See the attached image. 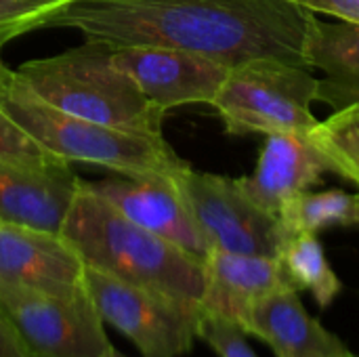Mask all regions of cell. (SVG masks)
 Masks as SVG:
<instances>
[{
    "mask_svg": "<svg viewBox=\"0 0 359 357\" xmlns=\"http://www.w3.org/2000/svg\"><path fill=\"white\" fill-rule=\"evenodd\" d=\"M311 21L297 0H72L42 27H72L111 48H179L227 67L257 59L309 67Z\"/></svg>",
    "mask_w": 359,
    "mask_h": 357,
    "instance_id": "6da1fadb",
    "label": "cell"
},
{
    "mask_svg": "<svg viewBox=\"0 0 359 357\" xmlns=\"http://www.w3.org/2000/svg\"><path fill=\"white\" fill-rule=\"evenodd\" d=\"M61 236L78 252L84 267L183 303L202 305L206 292L204 261L133 223L93 194L84 181H80Z\"/></svg>",
    "mask_w": 359,
    "mask_h": 357,
    "instance_id": "7a4b0ae2",
    "label": "cell"
},
{
    "mask_svg": "<svg viewBox=\"0 0 359 357\" xmlns=\"http://www.w3.org/2000/svg\"><path fill=\"white\" fill-rule=\"evenodd\" d=\"M2 50V48H0ZM0 109L40 147L65 162L97 164L120 175L177 177L189 164L164 137L107 128L40 99L0 57Z\"/></svg>",
    "mask_w": 359,
    "mask_h": 357,
    "instance_id": "3957f363",
    "label": "cell"
},
{
    "mask_svg": "<svg viewBox=\"0 0 359 357\" xmlns=\"http://www.w3.org/2000/svg\"><path fill=\"white\" fill-rule=\"evenodd\" d=\"M114 48L86 40L53 57L25 61L17 76L46 103L76 118L137 135L164 137V112L111 61Z\"/></svg>",
    "mask_w": 359,
    "mask_h": 357,
    "instance_id": "277c9868",
    "label": "cell"
},
{
    "mask_svg": "<svg viewBox=\"0 0 359 357\" xmlns=\"http://www.w3.org/2000/svg\"><path fill=\"white\" fill-rule=\"evenodd\" d=\"M316 86L309 67L257 59L229 69L212 107L229 135H309L320 124L311 112Z\"/></svg>",
    "mask_w": 359,
    "mask_h": 357,
    "instance_id": "5b68a950",
    "label": "cell"
},
{
    "mask_svg": "<svg viewBox=\"0 0 359 357\" xmlns=\"http://www.w3.org/2000/svg\"><path fill=\"white\" fill-rule=\"evenodd\" d=\"M84 286L101 320L135 343L143 357H183L198 339L200 305L126 284L84 267Z\"/></svg>",
    "mask_w": 359,
    "mask_h": 357,
    "instance_id": "8992f818",
    "label": "cell"
},
{
    "mask_svg": "<svg viewBox=\"0 0 359 357\" xmlns=\"http://www.w3.org/2000/svg\"><path fill=\"white\" fill-rule=\"evenodd\" d=\"M175 181L210 250L278 259L290 234L280 217L252 202L240 179L198 173L189 166Z\"/></svg>",
    "mask_w": 359,
    "mask_h": 357,
    "instance_id": "52a82bcc",
    "label": "cell"
},
{
    "mask_svg": "<svg viewBox=\"0 0 359 357\" xmlns=\"http://www.w3.org/2000/svg\"><path fill=\"white\" fill-rule=\"evenodd\" d=\"M0 301L32 357H105L111 349L105 322L86 290L50 297L2 288Z\"/></svg>",
    "mask_w": 359,
    "mask_h": 357,
    "instance_id": "ba28073f",
    "label": "cell"
},
{
    "mask_svg": "<svg viewBox=\"0 0 359 357\" xmlns=\"http://www.w3.org/2000/svg\"><path fill=\"white\" fill-rule=\"evenodd\" d=\"M111 61L126 72L145 99L164 114L181 105H212L231 69L208 57L166 46L114 48Z\"/></svg>",
    "mask_w": 359,
    "mask_h": 357,
    "instance_id": "9c48e42d",
    "label": "cell"
},
{
    "mask_svg": "<svg viewBox=\"0 0 359 357\" xmlns=\"http://www.w3.org/2000/svg\"><path fill=\"white\" fill-rule=\"evenodd\" d=\"M84 185L111 204L133 223L172 242L191 257L206 261L210 244L196 225L175 177L164 175H120Z\"/></svg>",
    "mask_w": 359,
    "mask_h": 357,
    "instance_id": "30bf717a",
    "label": "cell"
},
{
    "mask_svg": "<svg viewBox=\"0 0 359 357\" xmlns=\"http://www.w3.org/2000/svg\"><path fill=\"white\" fill-rule=\"evenodd\" d=\"M76 297L86 290L84 263L61 234L0 223V290Z\"/></svg>",
    "mask_w": 359,
    "mask_h": 357,
    "instance_id": "8fae6325",
    "label": "cell"
},
{
    "mask_svg": "<svg viewBox=\"0 0 359 357\" xmlns=\"http://www.w3.org/2000/svg\"><path fill=\"white\" fill-rule=\"evenodd\" d=\"M72 164H17L0 160V223L61 234L80 189Z\"/></svg>",
    "mask_w": 359,
    "mask_h": 357,
    "instance_id": "7c38bea8",
    "label": "cell"
},
{
    "mask_svg": "<svg viewBox=\"0 0 359 357\" xmlns=\"http://www.w3.org/2000/svg\"><path fill=\"white\" fill-rule=\"evenodd\" d=\"M238 326L267 343L278 357H351V351L311 318L299 290L286 288L255 301Z\"/></svg>",
    "mask_w": 359,
    "mask_h": 357,
    "instance_id": "4fadbf2b",
    "label": "cell"
},
{
    "mask_svg": "<svg viewBox=\"0 0 359 357\" xmlns=\"http://www.w3.org/2000/svg\"><path fill=\"white\" fill-rule=\"evenodd\" d=\"M328 166L307 135L273 133L267 135L257 168L240 179L244 191L267 213L280 217L284 204L311 185H318Z\"/></svg>",
    "mask_w": 359,
    "mask_h": 357,
    "instance_id": "5bb4252c",
    "label": "cell"
},
{
    "mask_svg": "<svg viewBox=\"0 0 359 357\" xmlns=\"http://www.w3.org/2000/svg\"><path fill=\"white\" fill-rule=\"evenodd\" d=\"M204 269L206 292L200 307L233 324L242 320L255 301L278 290L294 288L276 257L210 250Z\"/></svg>",
    "mask_w": 359,
    "mask_h": 357,
    "instance_id": "9a60e30c",
    "label": "cell"
},
{
    "mask_svg": "<svg viewBox=\"0 0 359 357\" xmlns=\"http://www.w3.org/2000/svg\"><path fill=\"white\" fill-rule=\"evenodd\" d=\"M309 69H320L316 101L334 112L359 105V25L341 21L326 23L313 17L305 38Z\"/></svg>",
    "mask_w": 359,
    "mask_h": 357,
    "instance_id": "2e32d148",
    "label": "cell"
},
{
    "mask_svg": "<svg viewBox=\"0 0 359 357\" xmlns=\"http://www.w3.org/2000/svg\"><path fill=\"white\" fill-rule=\"evenodd\" d=\"M290 284L309 290L322 309L330 307L341 295L343 284L330 267L316 234H290L278 255Z\"/></svg>",
    "mask_w": 359,
    "mask_h": 357,
    "instance_id": "e0dca14e",
    "label": "cell"
},
{
    "mask_svg": "<svg viewBox=\"0 0 359 357\" xmlns=\"http://www.w3.org/2000/svg\"><path fill=\"white\" fill-rule=\"evenodd\" d=\"M288 234H318L330 227L359 225V194L343 189L301 191L280 210Z\"/></svg>",
    "mask_w": 359,
    "mask_h": 357,
    "instance_id": "ac0fdd59",
    "label": "cell"
},
{
    "mask_svg": "<svg viewBox=\"0 0 359 357\" xmlns=\"http://www.w3.org/2000/svg\"><path fill=\"white\" fill-rule=\"evenodd\" d=\"M330 173L359 187V105L334 112L307 135Z\"/></svg>",
    "mask_w": 359,
    "mask_h": 357,
    "instance_id": "d6986e66",
    "label": "cell"
},
{
    "mask_svg": "<svg viewBox=\"0 0 359 357\" xmlns=\"http://www.w3.org/2000/svg\"><path fill=\"white\" fill-rule=\"evenodd\" d=\"M72 0H0V48L13 38L40 29L48 15Z\"/></svg>",
    "mask_w": 359,
    "mask_h": 357,
    "instance_id": "ffe728a7",
    "label": "cell"
},
{
    "mask_svg": "<svg viewBox=\"0 0 359 357\" xmlns=\"http://www.w3.org/2000/svg\"><path fill=\"white\" fill-rule=\"evenodd\" d=\"M196 335L219 357H257L246 341L244 330L217 314L202 309Z\"/></svg>",
    "mask_w": 359,
    "mask_h": 357,
    "instance_id": "44dd1931",
    "label": "cell"
},
{
    "mask_svg": "<svg viewBox=\"0 0 359 357\" xmlns=\"http://www.w3.org/2000/svg\"><path fill=\"white\" fill-rule=\"evenodd\" d=\"M0 160L17 162V164H34V166L65 164V160H61V158L48 154L44 147H40L2 109H0Z\"/></svg>",
    "mask_w": 359,
    "mask_h": 357,
    "instance_id": "7402d4cb",
    "label": "cell"
},
{
    "mask_svg": "<svg viewBox=\"0 0 359 357\" xmlns=\"http://www.w3.org/2000/svg\"><path fill=\"white\" fill-rule=\"evenodd\" d=\"M297 2L311 13H326L337 19L359 25V0H297Z\"/></svg>",
    "mask_w": 359,
    "mask_h": 357,
    "instance_id": "603a6c76",
    "label": "cell"
},
{
    "mask_svg": "<svg viewBox=\"0 0 359 357\" xmlns=\"http://www.w3.org/2000/svg\"><path fill=\"white\" fill-rule=\"evenodd\" d=\"M0 357H32L21 341L6 307L0 301Z\"/></svg>",
    "mask_w": 359,
    "mask_h": 357,
    "instance_id": "cb8c5ba5",
    "label": "cell"
},
{
    "mask_svg": "<svg viewBox=\"0 0 359 357\" xmlns=\"http://www.w3.org/2000/svg\"><path fill=\"white\" fill-rule=\"evenodd\" d=\"M105 357H126V356H124V353H120V351H116V349L111 347V349H109V351L105 353Z\"/></svg>",
    "mask_w": 359,
    "mask_h": 357,
    "instance_id": "d4e9b609",
    "label": "cell"
},
{
    "mask_svg": "<svg viewBox=\"0 0 359 357\" xmlns=\"http://www.w3.org/2000/svg\"><path fill=\"white\" fill-rule=\"evenodd\" d=\"M351 357H358V356H353V353H351Z\"/></svg>",
    "mask_w": 359,
    "mask_h": 357,
    "instance_id": "484cf974",
    "label": "cell"
}]
</instances>
